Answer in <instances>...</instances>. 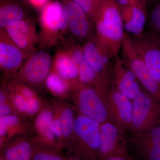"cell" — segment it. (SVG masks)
<instances>
[{"instance_id":"cell-33","label":"cell","mask_w":160,"mask_h":160,"mask_svg":"<svg viewBox=\"0 0 160 160\" xmlns=\"http://www.w3.org/2000/svg\"><path fill=\"white\" fill-rule=\"evenodd\" d=\"M30 4L38 9H42L48 3V0H27Z\"/></svg>"},{"instance_id":"cell-2","label":"cell","mask_w":160,"mask_h":160,"mask_svg":"<svg viewBox=\"0 0 160 160\" xmlns=\"http://www.w3.org/2000/svg\"><path fill=\"white\" fill-rule=\"evenodd\" d=\"M101 125L88 117L80 113L76 115L68 154L85 160H98L101 145Z\"/></svg>"},{"instance_id":"cell-30","label":"cell","mask_w":160,"mask_h":160,"mask_svg":"<svg viewBox=\"0 0 160 160\" xmlns=\"http://www.w3.org/2000/svg\"><path fill=\"white\" fill-rule=\"evenodd\" d=\"M46 105L40 97L27 100L26 118L33 120Z\"/></svg>"},{"instance_id":"cell-27","label":"cell","mask_w":160,"mask_h":160,"mask_svg":"<svg viewBox=\"0 0 160 160\" xmlns=\"http://www.w3.org/2000/svg\"><path fill=\"white\" fill-rule=\"evenodd\" d=\"M7 84L9 89L16 92L27 99L40 97L35 89L25 84L9 80Z\"/></svg>"},{"instance_id":"cell-9","label":"cell","mask_w":160,"mask_h":160,"mask_svg":"<svg viewBox=\"0 0 160 160\" xmlns=\"http://www.w3.org/2000/svg\"><path fill=\"white\" fill-rule=\"evenodd\" d=\"M130 38L152 76L160 83V39L151 31Z\"/></svg>"},{"instance_id":"cell-6","label":"cell","mask_w":160,"mask_h":160,"mask_svg":"<svg viewBox=\"0 0 160 160\" xmlns=\"http://www.w3.org/2000/svg\"><path fill=\"white\" fill-rule=\"evenodd\" d=\"M123 60L132 70L146 92L160 103V83L152 76L142 59L126 33L122 48Z\"/></svg>"},{"instance_id":"cell-18","label":"cell","mask_w":160,"mask_h":160,"mask_svg":"<svg viewBox=\"0 0 160 160\" xmlns=\"http://www.w3.org/2000/svg\"><path fill=\"white\" fill-rule=\"evenodd\" d=\"M52 69L69 83L72 91L81 86L77 65L63 49L55 54Z\"/></svg>"},{"instance_id":"cell-23","label":"cell","mask_w":160,"mask_h":160,"mask_svg":"<svg viewBox=\"0 0 160 160\" xmlns=\"http://www.w3.org/2000/svg\"><path fill=\"white\" fill-rule=\"evenodd\" d=\"M29 17L26 9L15 0H1L0 29H4L9 23Z\"/></svg>"},{"instance_id":"cell-11","label":"cell","mask_w":160,"mask_h":160,"mask_svg":"<svg viewBox=\"0 0 160 160\" xmlns=\"http://www.w3.org/2000/svg\"><path fill=\"white\" fill-rule=\"evenodd\" d=\"M9 37L22 50L32 55L37 51L35 46L38 43L37 24L33 18L12 22L3 29Z\"/></svg>"},{"instance_id":"cell-5","label":"cell","mask_w":160,"mask_h":160,"mask_svg":"<svg viewBox=\"0 0 160 160\" xmlns=\"http://www.w3.org/2000/svg\"><path fill=\"white\" fill-rule=\"evenodd\" d=\"M52 60L48 49H40L27 59L23 66L8 80L25 84L34 89L44 87L51 71Z\"/></svg>"},{"instance_id":"cell-25","label":"cell","mask_w":160,"mask_h":160,"mask_svg":"<svg viewBox=\"0 0 160 160\" xmlns=\"http://www.w3.org/2000/svg\"><path fill=\"white\" fill-rule=\"evenodd\" d=\"M7 80L3 78L0 87V117L9 115H16V112L12 102L9 90L7 85Z\"/></svg>"},{"instance_id":"cell-4","label":"cell","mask_w":160,"mask_h":160,"mask_svg":"<svg viewBox=\"0 0 160 160\" xmlns=\"http://www.w3.org/2000/svg\"><path fill=\"white\" fill-rule=\"evenodd\" d=\"M109 84L83 86L70 93L74 107L79 113L96 120L101 124L110 119L106 95Z\"/></svg>"},{"instance_id":"cell-16","label":"cell","mask_w":160,"mask_h":160,"mask_svg":"<svg viewBox=\"0 0 160 160\" xmlns=\"http://www.w3.org/2000/svg\"><path fill=\"white\" fill-rule=\"evenodd\" d=\"M32 122L16 115L0 117V148L18 136L30 137Z\"/></svg>"},{"instance_id":"cell-1","label":"cell","mask_w":160,"mask_h":160,"mask_svg":"<svg viewBox=\"0 0 160 160\" xmlns=\"http://www.w3.org/2000/svg\"><path fill=\"white\" fill-rule=\"evenodd\" d=\"M95 36L109 57H117L126 32L115 0H102L94 20Z\"/></svg>"},{"instance_id":"cell-12","label":"cell","mask_w":160,"mask_h":160,"mask_svg":"<svg viewBox=\"0 0 160 160\" xmlns=\"http://www.w3.org/2000/svg\"><path fill=\"white\" fill-rule=\"evenodd\" d=\"M53 114L52 105L46 103L32 122L30 137L39 145L62 152L52 127Z\"/></svg>"},{"instance_id":"cell-28","label":"cell","mask_w":160,"mask_h":160,"mask_svg":"<svg viewBox=\"0 0 160 160\" xmlns=\"http://www.w3.org/2000/svg\"><path fill=\"white\" fill-rule=\"evenodd\" d=\"M9 90L12 102L17 114L21 117L27 119L26 118V107L28 99L16 92L9 89Z\"/></svg>"},{"instance_id":"cell-13","label":"cell","mask_w":160,"mask_h":160,"mask_svg":"<svg viewBox=\"0 0 160 160\" xmlns=\"http://www.w3.org/2000/svg\"><path fill=\"white\" fill-rule=\"evenodd\" d=\"M106 100L112 122L122 129L131 128L132 104L130 99L115 88L109 89Z\"/></svg>"},{"instance_id":"cell-21","label":"cell","mask_w":160,"mask_h":160,"mask_svg":"<svg viewBox=\"0 0 160 160\" xmlns=\"http://www.w3.org/2000/svg\"><path fill=\"white\" fill-rule=\"evenodd\" d=\"M119 6L125 31L134 36L142 34L146 22V12L135 6Z\"/></svg>"},{"instance_id":"cell-10","label":"cell","mask_w":160,"mask_h":160,"mask_svg":"<svg viewBox=\"0 0 160 160\" xmlns=\"http://www.w3.org/2000/svg\"><path fill=\"white\" fill-rule=\"evenodd\" d=\"M31 56L18 46L4 29H0V69L3 78L8 79L16 73Z\"/></svg>"},{"instance_id":"cell-7","label":"cell","mask_w":160,"mask_h":160,"mask_svg":"<svg viewBox=\"0 0 160 160\" xmlns=\"http://www.w3.org/2000/svg\"><path fill=\"white\" fill-rule=\"evenodd\" d=\"M131 128L138 133L149 130L160 121V103L141 90L132 100Z\"/></svg>"},{"instance_id":"cell-36","label":"cell","mask_w":160,"mask_h":160,"mask_svg":"<svg viewBox=\"0 0 160 160\" xmlns=\"http://www.w3.org/2000/svg\"><path fill=\"white\" fill-rule=\"evenodd\" d=\"M0 160H6L2 156H0Z\"/></svg>"},{"instance_id":"cell-26","label":"cell","mask_w":160,"mask_h":160,"mask_svg":"<svg viewBox=\"0 0 160 160\" xmlns=\"http://www.w3.org/2000/svg\"><path fill=\"white\" fill-rule=\"evenodd\" d=\"M65 159L62 152L34 142L32 160H65Z\"/></svg>"},{"instance_id":"cell-22","label":"cell","mask_w":160,"mask_h":160,"mask_svg":"<svg viewBox=\"0 0 160 160\" xmlns=\"http://www.w3.org/2000/svg\"><path fill=\"white\" fill-rule=\"evenodd\" d=\"M143 137L139 142L140 152L146 160H160V124L142 132Z\"/></svg>"},{"instance_id":"cell-17","label":"cell","mask_w":160,"mask_h":160,"mask_svg":"<svg viewBox=\"0 0 160 160\" xmlns=\"http://www.w3.org/2000/svg\"><path fill=\"white\" fill-rule=\"evenodd\" d=\"M64 99H58L52 103L53 111L57 115L61 125L63 149H68L73 133L76 115L75 107L66 102Z\"/></svg>"},{"instance_id":"cell-32","label":"cell","mask_w":160,"mask_h":160,"mask_svg":"<svg viewBox=\"0 0 160 160\" xmlns=\"http://www.w3.org/2000/svg\"><path fill=\"white\" fill-rule=\"evenodd\" d=\"M120 6H132L137 7L146 12L145 0H115Z\"/></svg>"},{"instance_id":"cell-31","label":"cell","mask_w":160,"mask_h":160,"mask_svg":"<svg viewBox=\"0 0 160 160\" xmlns=\"http://www.w3.org/2000/svg\"><path fill=\"white\" fill-rule=\"evenodd\" d=\"M150 26L152 32L160 39V2L155 6L151 12Z\"/></svg>"},{"instance_id":"cell-29","label":"cell","mask_w":160,"mask_h":160,"mask_svg":"<svg viewBox=\"0 0 160 160\" xmlns=\"http://www.w3.org/2000/svg\"><path fill=\"white\" fill-rule=\"evenodd\" d=\"M77 3L86 12L94 23L95 17L100 7L102 0H71Z\"/></svg>"},{"instance_id":"cell-24","label":"cell","mask_w":160,"mask_h":160,"mask_svg":"<svg viewBox=\"0 0 160 160\" xmlns=\"http://www.w3.org/2000/svg\"><path fill=\"white\" fill-rule=\"evenodd\" d=\"M44 87L59 99L66 98L72 91L69 83L52 69L46 78Z\"/></svg>"},{"instance_id":"cell-14","label":"cell","mask_w":160,"mask_h":160,"mask_svg":"<svg viewBox=\"0 0 160 160\" xmlns=\"http://www.w3.org/2000/svg\"><path fill=\"white\" fill-rule=\"evenodd\" d=\"M85 61L103 81L109 82L110 59L94 35L82 45Z\"/></svg>"},{"instance_id":"cell-20","label":"cell","mask_w":160,"mask_h":160,"mask_svg":"<svg viewBox=\"0 0 160 160\" xmlns=\"http://www.w3.org/2000/svg\"><path fill=\"white\" fill-rule=\"evenodd\" d=\"M101 145L98 160L119 154L120 128L110 121L101 124L100 128Z\"/></svg>"},{"instance_id":"cell-3","label":"cell","mask_w":160,"mask_h":160,"mask_svg":"<svg viewBox=\"0 0 160 160\" xmlns=\"http://www.w3.org/2000/svg\"><path fill=\"white\" fill-rule=\"evenodd\" d=\"M39 25L38 44L40 49L61 45L69 32L63 4L58 1L47 3L42 9Z\"/></svg>"},{"instance_id":"cell-35","label":"cell","mask_w":160,"mask_h":160,"mask_svg":"<svg viewBox=\"0 0 160 160\" xmlns=\"http://www.w3.org/2000/svg\"><path fill=\"white\" fill-rule=\"evenodd\" d=\"M65 160H85L83 159L82 158L78 157L76 156L73 155L68 154L67 156L66 157Z\"/></svg>"},{"instance_id":"cell-34","label":"cell","mask_w":160,"mask_h":160,"mask_svg":"<svg viewBox=\"0 0 160 160\" xmlns=\"http://www.w3.org/2000/svg\"><path fill=\"white\" fill-rule=\"evenodd\" d=\"M102 160H130L129 158L124 156L123 155L119 153V154H116L112 155L108 157L105 158Z\"/></svg>"},{"instance_id":"cell-19","label":"cell","mask_w":160,"mask_h":160,"mask_svg":"<svg viewBox=\"0 0 160 160\" xmlns=\"http://www.w3.org/2000/svg\"><path fill=\"white\" fill-rule=\"evenodd\" d=\"M34 142L29 136H18L1 149V156L6 160H32Z\"/></svg>"},{"instance_id":"cell-37","label":"cell","mask_w":160,"mask_h":160,"mask_svg":"<svg viewBox=\"0 0 160 160\" xmlns=\"http://www.w3.org/2000/svg\"><path fill=\"white\" fill-rule=\"evenodd\" d=\"M145 1H146V0H145Z\"/></svg>"},{"instance_id":"cell-15","label":"cell","mask_w":160,"mask_h":160,"mask_svg":"<svg viewBox=\"0 0 160 160\" xmlns=\"http://www.w3.org/2000/svg\"><path fill=\"white\" fill-rule=\"evenodd\" d=\"M115 88L130 99H133L140 91L137 78L125 61L116 57L113 70Z\"/></svg>"},{"instance_id":"cell-8","label":"cell","mask_w":160,"mask_h":160,"mask_svg":"<svg viewBox=\"0 0 160 160\" xmlns=\"http://www.w3.org/2000/svg\"><path fill=\"white\" fill-rule=\"evenodd\" d=\"M63 4L69 33L82 46L95 34L94 23L86 12L73 1L65 0Z\"/></svg>"}]
</instances>
